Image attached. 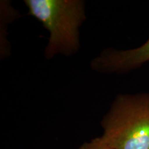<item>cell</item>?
<instances>
[{
	"label": "cell",
	"instance_id": "3",
	"mask_svg": "<svg viewBox=\"0 0 149 149\" xmlns=\"http://www.w3.org/2000/svg\"><path fill=\"white\" fill-rule=\"evenodd\" d=\"M149 61V37L141 46L122 50L107 48L91 61V69L102 74H125Z\"/></svg>",
	"mask_w": 149,
	"mask_h": 149
},
{
	"label": "cell",
	"instance_id": "1",
	"mask_svg": "<svg viewBox=\"0 0 149 149\" xmlns=\"http://www.w3.org/2000/svg\"><path fill=\"white\" fill-rule=\"evenodd\" d=\"M28 14L49 33L44 51L46 59L77 53L81 47L80 28L86 19L82 0H24Z\"/></svg>",
	"mask_w": 149,
	"mask_h": 149
},
{
	"label": "cell",
	"instance_id": "2",
	"mask_svg": "<svg viewBox=\"0 0 149 149\" xmlns=\"http://www.w3.org/2000/svg\"><path fill=\"white\" fill-rule=\"evenodd\" d=\"M100 138L114 149H149V92L119 94L102 118Z\"/></svg>",
	"mask_w": 149,
	"mask_h": 149
},
{
	"label": "cell",
	"instance_id": "4",
	"mask_svg": "<svg viewBox=\"0 0 149 149\" xmlns=\"http://www.w3.org/2000/svg\"><path fill=\"white\" fill-rule=\"evenodd\" d=\"M79 149H114L106 144L100 137H95L91 139L88 141H85L81 146Z\"/></svg>",
	"mask_w": 149,
	"mask_h": 149
}]
</instances>
